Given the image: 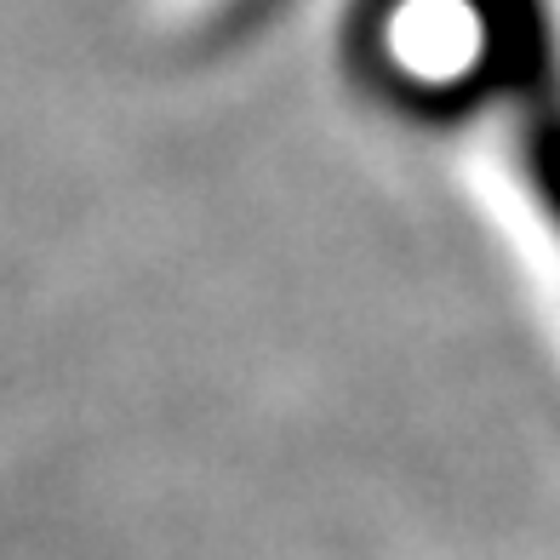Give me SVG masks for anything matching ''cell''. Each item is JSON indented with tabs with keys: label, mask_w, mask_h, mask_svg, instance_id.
<instances>
[{
	"label": "cell",
	"mask_w": 560,
	"mask_h": 560,
	"mask_svg": "<svg viewBox=\"0 0 560 560\" xmlns=\"http://www.w3.org/2000/svg\"><path fill=\"white\" fill-rule=\"evenodd\" d=\"M354 74L389 109L464 132L560 275V12L555 0H361Z\"/></svg>",
	"instance_id": "cell-1"
},
{
	"label": "cell",
	"mask_w": 560,
	"mask_h": 560,
	"mask_svg": "<svg viewBox=\"0 0 560 560\" xmlns=\"http://www.w3.org/2000/svg\"><path fill=\"white\" fill-rule=\"evenodd\" d=\"M287 7V0H189V23L200 40H241Z\"/></svg>",
	"instance_id": "cell-2"
}]
</instances>
